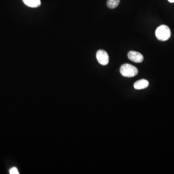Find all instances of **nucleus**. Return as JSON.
Masks as SVG:
<instances>
[{"instance_id": "1", "label": "nucleus", "mask_w": 174, "mask_h": 174, "mask_svg": "<svg viewBox=\"0 0 174 174\" xmlns=\"http://www.w3.org/2000/svg\"><path fill=\"white\" fill-rule=\"evenodd\" d=\"M155 35L159 40L165 41L171 37V30L167 25H161L157 28Z\"/></svg>"}, {"instance_id": "2", "label": "nucleus", "mask_w": 174, "mask_h": 174, "mask_svg": "<svg viewBox=\"0 0 174 174\" xmlns=\"http://www.w3.org/2000/svg\"><path fill=\"white\" fill-rule=\"evenodd\" d=\"M120 72L122 76L131 77L137 75L138 71V69L133 65L126 63L121 66Z\"/></svg>"}, {"instance_id": "3", "label": "nucleus", "mask_w": 174, "mask_h": 174, "mask_svg": "<svg viewBox=\"0 0 174 174\" xmlns=\"http://www.w3.org/2000/svg\"><path fill=\"white\" fill-rule=\"evenodd\" d=\"M96 58L100 64L106 65L109 62V56L108 53L103 50H98L96 53Z\"/></svg>"}, {"instance_id": "4", "label": "nucleus", "mask_w": 174, "mask_h": 174, "mask_svg": "<svg viewBox=\"0 0 174 174\" xmlns=\"http://www.w3.org/2000/svg\"><path fill=\"white\" fill-rule=\"evenodd\" d=\"M128 57L130 61L136 63H140L144 60V57L140 53L135 51H130L128 54Z\"/></svg>"}, {"instance_id": "5", "label": "nucleus", "mask_w": 174, "mask_h": 174, "mask_svg": "<svg viewBox=\"0 0 174 174\" xmlns=\"http://www.w3.org/2000/svg\"><path fill=\"white\" fill-rule=\"evenodd\" d=\"M149 85V82L147 80L142 79L137 81L134 83V88L135 89H144L147 88Z\"/></svg>"}, {"instance_id": "6", "label": "nucleus", "mask_w": 174, "mask_h": 174, "mask_svg": "<svg viewBox=\"0 0 174 174\" xmlns=\"http://www.w3.org/2000/svg\"><path fill=\"white\" fill-rule=\"evenodd\" d=\"M26 6L32 8L38 7L41 5L40 0H22Z\"/></svg>"}, {"instance_id": "7", "label": "nucleus", "mask_w": 174, "mask_h": 174, "mask_svg": "<svg viewBox=\"0 0 174 174\" xmlns=\"http://www.w3.org/2000/svg\"><path fill=\"white\" fill-rule=\"evenodd\" d=\"M121 0H108L107 6L110 9H114L119 6Z\"/></svg>"}, {"instance_id": "8", "label": "nucleus", "mask_w": 174, "mask_h": 174, "mask_svg": "<svg viewBox=\"0 0 174 174\" xmlns=\"http://www.w3.org/2000/svg\"><path fill=\"white\" fill-rule=\"evenodd\" d=\"M9 173H10V174H20L19 171H18V170L16 167H13L11 168V169L9 170Z\"/></svg>"}, {"instance_id": "9", "label": "nucleus", "mask_w": 174, "mask_h": 174, "mask_svg": "<svg viewBox=\"0 0 174 174\" xmlns=\"http://www.w3.org/2000/svg\"><path fill=\"white\" fill-rule=\"evenodd\" d=\"M170 2H171V3H173L174 2V0H168Z\"/></svg>"}]
</instances>
